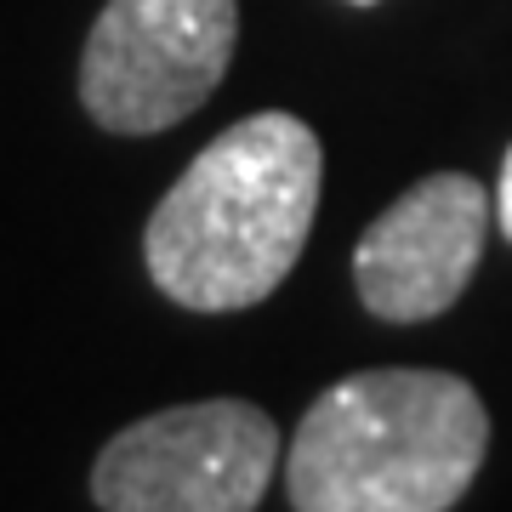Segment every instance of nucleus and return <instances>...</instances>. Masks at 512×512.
Wrapping results in <instances>:
<instances>
[{
    "instance_id": "nucleus-1",
    "label": "nucleus",
    "mask_w": 512,
    "mask_h": 512,
    "mask_svg": "<svg viewBox=\"0 0 512 512\" xmlns=\"http://www.w3.org/2000/svg\"><path fill=\"white\" fill-rule=\"evenodd\" d=\"M325 148L296 114H251L194 154L143 228L148 279L188 313L274 296L313 234Z\"/></svg>"
},
{
    "instance_id": "nucleus-2",
    "label": "nucleus",
    "mask_w": 512,
    "mask_h": 512,
    "mask_svg": "<svg viewBox=\"0 0 512 512\" xmlns=\"http://www.w3.org/2000/svg\"><path fill=\"white\" fill-rule=\"evenodd\" d=\"M490 450V410L450 370H359L308 404L285 456L296 512H450Z\"/></svg>"
},
{
    "instance_id": "nucleus-3",
    "label": "nucleus",
    "mask_w": 512,
    "mask_h": 512,
    "mask_svg": "<svg viewBox=\"0 0 512 512\" xmlns=\"http://www.w3.org/2000/svg\"><path fill=\"white\" fill-rule=\"evenodd\" d=\"M279 467V427L251 399L171 404L97 450L103 512H256Z\"/></svg>"
},
{
    "instance_id": "nucleus-4",
    "label": "nucleus",
    "mask_w": 512,
    "mask_h": 512,
    "mask_svg": "<svg viewBox=\"0 0 512 512\" xmlns=\"http://www.w3.org/2000/svg\"><path fill=\"white\" fill-rule=\"evenodd\" d=\"M239 0H109L80 52V103L114 137H154L222 86Z\"/></svg>"
},
{
    "instance_id": "nucleus-5",
    "label": "nucleus",
    "mask_w": 512,
    "mask_h": 512,
    "mask_svg": "<svg viewBox=\"0 0 512 512\" xmlns=\"http://www.w3.org/2000/svg\"><path fill=\"white\" fill-rule=\"evenodd\" d=\"M490 217V188L467 171H433L404 188L353 251L359 302L387 325H421L450 313L478 274Z\"/></svg>"
},
{
    "instance_id": "nucleus-6",
    "label": "nucleus",
    "mask_w": 512,
    "mask_h": 512,
    "mask_svg": "<svg viewBox=\"0 0 512 512\" xmlns=\"http://www.w3.org/2000/svg\"><path fill=\"white\" fill-rule=\"evenodd\" d=\"M495 222L512 239V148H507V160H501V183H495Z\"/></svg>"
},
{
    "instance_id": "nucleus-7",
    "label": "nucleus",
    "mask_w": 512,
    "mask_h": 512,
    "mask_svg": "<svg viewBox=\"0 0 512 512\" xmlns=\"http://www.w3.org/2000/svg\"><path fill=\"white\" fill-rule=\"evenodd\" d=\"M353 6H376V0H353Z\"/></svg>"
}]
</instances>
